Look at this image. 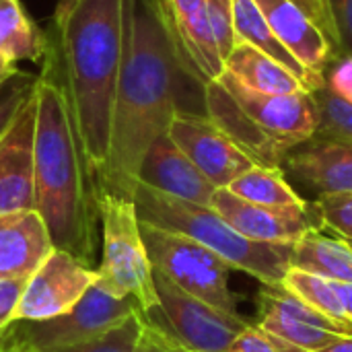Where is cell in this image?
<instances>
[{
	"label": "cell",
	"mask_w": 352,
	"mask_h": 352,
	"mask_svg": "<svg viewBox=\"0 0 352 352\" xmlns=\"http://www.w3.org/2000/svg\"><path fill=\"white\" fill-rule=\"evenodd\" d=\"M338 39L340 56H352V0H328Z\"/></svg>",
	"instance_id": "obj_33"
},
{
	"label": "cell",
	"mask_w": 352,
	"mask_h": 352,
	"mask_svg": "<svg viewBox=\"0 0 352 352\" xmlns=\"http://www.w3.org/2000/svg\"><path fill=\"white\" fill-rule=\"evenodd\" d=\"M204 113L260 167H283L287 151L266 134L231 97L221 80H210L202 89Z\"/></svg>",
	"instance_id": "obj_20"
},
{
	"label": "cell",
	"mask_w": 352,
	"mask_h": 352,
	"mask_svg": "<svg viewBox=\"0 0 352 352\" xmlns=\"http://www.w3.org/2000/svg\"><path fill=\"white\" fill-rule=\"evenodd\" d=\"M54 250L47 225L35 208L0 214V280H29Z\"/></svg>",
	"instance_id": "obj_19"
},
{
	"label": "cell",
	"mask_w": 352,
	"mask_h": 352,
	"mask_svg": "<svg viewBox=\"0 0 352 352\" xmlns=\"http://www.w3.org/2000/svg\"><path fill=\"white\" fill-rule=\"evenodd\" d=\"M0 351L2 352H31L25 344H21L16 338H12L10 334H6L4 330H0Z\"/></svg>",
	"instance_id": "obj_36"
},
{
	"label": "cell",
	"mask_w": 352,
	"mask_h": 352,
	"mask_svg": "<svg viewBox=\"0 0 352 352\" xmlns=\"http://www.w3.org/2000/svg\"><path fill=\"white\" fill-rule=\"evenodd\" d=\"M138 182L157 192L200 206H210L217 192L198 167L175 146L169 134L159 136L146 151L140 163Z\"/></svg>",
	"instance_id": "obj_18"
},
{
	"label": "cell",
	"mask_w": 352,
	"mask_h": 352,
	"mask_svg": "<svg viewBox=\"0 0 352 352\" xmlns=\"http://www.w3.org/2000/svg\"><path fill=\"white\" fill-rule=\"evenodd\" d=\"M132 200L140 223L182 233L262 285H280L291 270L295 243H258L235 231L212 206L186 202L136 182Z\"/></svg>",
	"instance_id": "obj_4"
},
{
	"label": "cell",
	"mask_w": 352,
	"mask_h": 352,
	"mask_svg": "<svg viewBox=\"0 0 352 352\" xmlns=\"http://www.w3.org/2000/svg\"><path fill=\"white\" fill-rule=\"evenodd\" d=\"M225 352H305L285 340H280L278 336H272L268 332H264L256 322H252L235 340L233 344Z\"/></svg>",
	"instance_id": "obj_31"
},
{
	"label": "cell",
	"mask_w": 352,
	"mask_h": 352,
	"mask_svg": "<svg viewBox=\"0 0 352 352\" xmlns=\"http://www.w3.org/2000/svg\"><path fill=\"white\" fill-rule=\"evenodd\" d=\"M97 204L101 250L95 287L116 299H134L148 314L159 305V297L134 200L116 192H99Z\"/></svg>",
	"instance_id": "obj_5"
},
{
	"label": "cell",
	"mask_w": 352,
	"mask_h": 352,
	"mask_svg": "<svg viewBox=\"0 0 352 352\" xmlns=\"http://www.w3.org/2000/svg\"><path fill=\"white\" fill-rule=\"evenodd\" d=\"M0 352H2V351H0Z\"/></svg>",
	"instance_id": "obj_40"
},
{
	"label": "cell",
	"mask_w": 352,
	"mask_h": 352,
	"mask_svg": "<svg viewBox=\"0 0 352 352\" xmlns=\"http://www.w3.org/2000/svg\"><path fill=\"white\" fill-rule=\"evenodd\" d=\"M54 25L58 41L52 45L82 155L99 190L109 159L113 97L126 50V2L76 0Z\"/></svg>",
	"instance_id": "obj_3"
},
{
	"label": "cell",
	"mask_w": 352,
	"mask_h": 352,
	"mask_svg": "<svg viewBox=\"0 0 352 352\" xmlns=\"http://www.w3.org/2000/svg\"><path fill=\"white\" fill-rule=\"evenodd\" d=\"M324 231H332L352 245V194H324L316 198Z\"/></svg>",
	"instance_id": "obj_29"
},
{
	"label": "cell",
	"mask_w": 352,
	"mask_h": 352,
	"mask_svg": "<svg viewBox=\"0 0 352 352\" xmlns=\"http://www.w3.org/2000/svg\"><path fill=\"white\" fill-rule=\"evenodd\" d=\"M278 41L311 72L326 76L340 58L328 0H254Z\"/></svg>",
	"instance_id": "obj_9"
},
{
	"label": "cell",
	"mask_w": 352,
	"mask_h": 352,
	"mask_svg": "<svg viewBox=\"0 0 352 352\" xmlns=\"http://www.w3.org/2000/svg\"><path fill=\"white\" fill-rule=\"evenodd\" d=\"M291 268L326 280L352 283V245L324 231L307 233L295 243Z\"/></svg>",
	"instance_id": "obj_23"
},
{
	"label": "cell",
	"mask_w": 352,
	"mask_h": 352,
	"mask_svg": "<svg viewBox=\"0 0 352 352\" xmlns=\"http://www.w3.org/2000/svg\"><path fill=\"white\" fill-rule=\"evenodd\" d=\"M50 50L47 35L27 14L21 0H0V54L12 64L41 62Z\"/></svg>",
	"instance_id": "obj_24"
},
{
	"label": "cell",
	"mask_w": 352,
	"mask_h": 352,
	"mask_svg": "<svg viewBox=\"0 0 352 352\" xmlns=\"http://www.w3.org/2000/svg\"><path fill=\"white\" fill-rule=\"evenodd\" d=\"M146 324H148L146 314L136 311L130 318H126L122 324L111 328L109 332L58 352H138Z\"/></svg>",
	"instance_id": "obj_26"
},
{
	"label": "cell",
	"mask_w": 352,
	"mask_h": 352,
	"mask_svg": "<svg viewBox=\"0 0 352 352\" xmlns=\"http://www.w3.org/2000/svg\"><path fill=\"white\" fill-rule=\"evenodd\" d=\"M208 23L219 47L223 62L235 47V31H233V0H206Z\"/></svg>",
	"instance_id": "obj_30"
},
{
	"label": "cell",
	"mask_w": 352,
	"mask_h": 352,
	"mask_svg": "<svg viewBox=\"0 0 352 352\" xmlns=\"http://www.w3.org/2000/svg\"><path fill=\"white\" fill-rule=\"evenodd\" d=\"M256 324L280 340L305 352H320L342 336H352V328L336 324L326 318L283 283L262 285L258 293V320Z\"/></svg>",
	"instance_id": "obj_11"
},
{
	"label": "cell",
	"mask_w": 352,
	"mask_h": 352,
	"mask_svg": "<svg viewBox=\"0 0 352 352\" xmlns=\"http://www.w3.org/2000/svg\"><path fill=\"white\" fill-rule=\"evenodd\" d=\"M233 31H235V43H250L256 50L264 52L266 56L274 58L278 64L289 68L301 85L316 93L318 89L326 87V76H320L311 70H307L272 33L270 25L266 23L260 6L254 0H233Z\"/></svg>",
	"instance_id": "obj_21"
},
{
	"label": "cell",
	"mask_w": 352,
	"mask_h": 352,
	"mask_svg": "<svg viewBox=\"0 0 352 352\" xmlns=\"http://www.w3.org/2000/svg\"><path fill=\"white\" fill-rule=\"evenodd\" d=\"M33 171L35 210L45 221L54 248L95 270L101 250L97 190L74 128L52 39L35 85Z\"/></svg>",
	"instance_id": "obj_2"
},
{
	"label": "cell",
	"mask_w": 352,
	"mask_h": 352,
	"mask_svg": "<svg viewBox=\"0 0 352 352\" xmlns=\"http://www.w3.org/2000/svg\"><path fill=\"white\" fill-rule=\"evenodd\" d=\"M320 352H352V336H342Z\"/></svg>",
	"instance_id": "obj_37"
},
{
	"label": "cell",
	"mask_w": 352,
	"mask_h": 352,
	"mask_svg": "<svg viewBox=\"0 0 352 352\" xmlns=\"http://www.w3.org/2000/svg\"><path fill=\"white\" fill-rule=\"evenodd\" d=\"M326 87L340 99L352 103V56H340L326 72Z\"/></svg>",
	"instance_id": "obj_32"
},
{
	"label": "cell",
	"mask_w": 352,
	"mask_h": 352,
	"mask_svg": "<svg viewBox=\"0 0 352 352\" xmlns=\"http://www.w3.org/2000/svg\"><path fill=\"white\" fill-rule=\"evenodd\" d=\"M221 85L231 93V97L241 105V109L266 132L270 134L287 153L297 144L309 140L318 132L320 109L314 93H293V95H266L241 85L235 76L223 70L219 76Z\"/></svg>",
	"instance_id": "obj_10"
},
{
	"label": "cell",
	"mask_w": 352,
	"mask_h": 352,
	"mask_svg": "<svg viewBox=\"0 0 352 352\" xmlns=\"http://www.w3.org/2000/svg\"><path fill=\"white\" fill-rule=\"evenodd\" d=\"M124 2L126 50L113 97L109 159L97 194L116 192L132 198L140 163L151 144L169 132L173 116L182 109V76H190L182 66L161 0Z\"/></svg>",
	"instance_id": "obj_1"
},
{
	"label": "cell",
	"mask_w": 352,
	"mask_h": 352,
	"mask_svg": "<svg viewBox=\"0 0 352 352\" xmlns=\"http://www.w3.org/2000/svg\"><path fill=\"white\" fill-rule=\"evenodd\" d=\"M161 6L186 74L204 89L225 70L208 23L206 0H161Z\"/></svg>",
	"instance_id": "obj_15"
},
{
	"label": "cell",
	"mask_w": 352,
	"mask_h": 352,
	"mask_svg": "<svg viewBox=\"0 0 352 352\" xmlns=\"http://www.w3.org/2000/svg\"><path fill=\"white\" fill-rule=\"evenodd\" d=\"M148 260L157 272L182 291L225 311L239 316L237 297L229 287L233 268L202 243L173 231L140 223Z\"/></svg>",
	"instance_id": "obj_6"
},
{
	"label": "cell",
	"mask_w": 352,
	"mask_h": 352,
	"mask_svg": "<svg viewBox=\"0 0 352 352\" xmlns=\"http://www.w3.org/2000/svg\"><path fill=\"white\" fill-rule=\"evenodd\" d=\"M35 93L0 136V214L35 208Z\"/></svg>",
	"instance_id": "obj_16"
},
{
	"label": "cell",
	"mask_w": 352,
	"mask_h": 352,
	"mask_svg": "<svg viewBox=\"0 0 352 352\" xmlns=\"http://www.w3.org/2000/svg\"><path fill=\"white\" fill-rule=\"evenodd\" d=\"M74 2H76V0H58L56 12H54V19H56V16H62L66 10H70V6H72Z\"/></svg>",
	"instance_id": "obj_39"
},
{
	"label": "cell",
	"mask_w": 352,
	"mask_h": 352,
	"mask_svg": "<svg viewBox=\"0 0 352 352\" xmlns=\"http://www.w3.org/2000/svg\"><path fill=\"white\" fill-rule=\"evenodd\" d=\"M225 72L235 76L241 85L266 95H293L307 91L289 68L250 43H235L225 60Z\"/></svg>",
	"instance_id": "obj_22"
},
{
	"label": "cell",
	"mask_w": 352,
	"mask_h": 352,
	"mask_svg": "<svg viewBox=\"0 0 352 352\" xmlns=\"http://www.w3.org/2000/svg\"><path fill=\"white\" fill-rule=\"evenodd\" d=\"M280 169L318 196L352 194L351 142L314 136L291 148Z\"/></svg>",
	"instance_id": "obj_17"
},
{
	"label": "cell",
	"mask_w": 352,
	"mask_h": 352,
	"mask_svg": "<svg viewBox=\"0 0 352 352\" xmlns=\"http://www.w3.org/2000/svg\"><path fill=\"white\" fill-rule=\"evenodd\" d=\"M231 194L268 206H307L309 200L299 196L295 188L289 184L285 171L280 167H260L254 165L250 171L239 175L229 188Z\"/></svg>",
	"instance_id": "obj_25"
},
{
	"label": "cell",
	"mask_w": 352,
	"mask_h": 352,
	"mask_svg": "<svg viewBox=\"0 0 352 352\" xmlns=\"http://www.w3.org/2000/svg\"><path fill=\"white\" fill-rule=\"evenodd\" d=\"M37 74L16 70L10 78L0 82V136L8 130L23 105L33 97Z\"/></svg>",
	"instance_id": "obj_28"
},
{
	"label": "cell",
	"mask_w": 352,
	"mask_h": 352,
	"mask_svg": "<svg viewBox=\"0 0 352 352\" xmlns=\"http://www.w3.org/2000/svg\"><path fill=\"white\" fill-rule=\"evenodd\" d=\"M27 280H0V330L14 322Z\"/></svg>",
	"instance_id": "obj_35"
},
{
	"label": "cell",
	"mask_w": 352,
	"mask_h": 352,
	"mask_svg": "<svg viewBox=\"0 0 352 352\" xmlns=\"http://www.w3.org/2000/svg\"><path fill=\"white\" fill-rule=\"evenodd\" d=\"M136 311L142 309L134 299H116L91 287L74 309L41 322L19 320L8 324L4 332L31 352H58L109 332Z\"/></svg>",
	"instance_id": "obj_8"
},
{
	"label": "cell",
	"mask_w": 352,
	"mask_h": 352,
	"mask_svg": "<svg viewBox=\"0 0 352 352\" xmlns=\"http://www.w3.org/2000/svg\"><path fill=\"white\" fill-rule=\"evenodd\" d=\"M16 70H19V66L12 64L8 58H4V56L0 54V82H4L6 78H10Z\"/></svg>",
	"instance_id": "obj_38"
},
{
	"label": "cell",
	"mask_w": 352,
	"mask_h": 352,
	"mask_svg": "<svg viewBox=\"0 0 352 352\" xmlns=\"http://www.w3.org/2000/svg\"><path fill=\"white\" fill-rule=\"evenodd\" d=\"M97 272L74 256L54 250L52 256L27 280L14 322H41L62 316L95 287Z\"/></svg>",
	"instance_id": "obj_14"
},
{
	"label": "cell",
	"mask_w": 352,
	"mask_h": 352,
	"mask_svg": "<svg viewBox=\"0 0 352 352\" xmlns=\"http://www.w3.org/2000/svg\"><path fill=\"white\" fill-rule=\"evenodd\" d=\"M235 231L258 243H297L314 231H324L314 202L307 206H268L248 202L219 188L210 204Z\"/></svg>",
	"instance_id": "obj_13"
},
{
	"label": "cell",
	"mask_w": 352,
	"mask_h": 352,
	"mask_svg": "<svg viewBox=\"0 0 352 352\" xmlns=\"http://www.w3.org/2000/svg\"><path fill=\"white\" fill-rule=\"evenodd\" d=\"M138 352H192L190 349H186L177 338H173L167 330H163L161 326L153 324L148 320L142 342Z\"/></svg>",
	"instance_id": "obj_34"
},
{
	"label": "cell",
	"mask_w": 352,
	"mask_h": 352,
	"mask_svg": "<svg viewBox=\"0 0 352 352\" xmlns=\"http://www.w3.org/2000/svg\"><path fill=\"white\" fill-rule=\"evenodd\" d=\"M167 134L217 190L229 188L256 165L206 113L179 109Z\"/></svg>",
	"instance_id": "obj_12"
},
{
	"label": "cell",
	"mask_w": 352,
	"mask_h": 352,
	"mask_svg": "<svg viewBox=\"0 0 352 352\" xmlns=\"http://www.w3.org/2000/svg\"><path fill=\"white\" fill-rule=\"evenodd\" d=\"M314 97L320 109V124L316 136L352 144V103L336 97L328 87L318 89Z\"/></svg>",
	"instance_id": "obj_27"
},
{
	"label": "cell",
	"mask_w": 352,
	"mask_h": 352,
	"mask_svg": "<svg viewBox=\"0 0 352 352\" xmlns=\"http://www.w3.org/2000/svg\"><path fill=\"white\" fill-rule=\"evenodd\" d=\"M153 280L159 305L146 318L192 352H225L252 324L241 314L231 316L192 297L157 270Z\"/></svg>",
	"instance_id": "obj_7"
}]
</instances>
